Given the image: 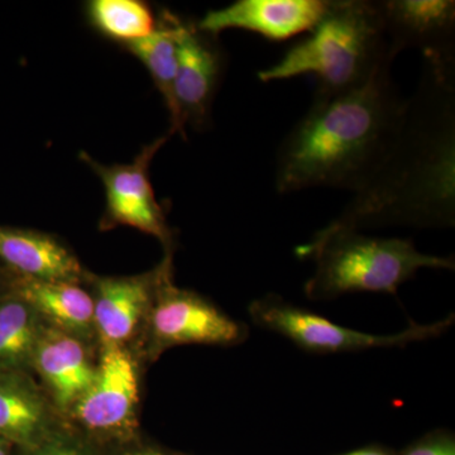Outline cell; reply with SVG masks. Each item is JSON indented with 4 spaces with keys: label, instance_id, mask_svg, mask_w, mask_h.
Segmentation results:
<instances>
[{
    "label": "cell",
    "instance_id": "3",
    "mask_svg": "<svg viewBox=\"0 0 455 455\" xmlns=\"http://www.w3.org/2000/svg\"><path fill=\"white\" fill-rule=\"evenodd\" d=\"M395 59L376 2L331 0L309 37L257 77L272 83L311 74L317 79L314 98H331L366 85Z\"/></svg>",
    "mask_w": 455,
    "mask_h": 455
},
{
    "label": "cell",
    "instance_id": "4",
    "mask_svg": "<svg viewBox=\"0 0 455 455\" xmlns=\"http://www.w3.org/2000/svg\"><path fill=\"white\" fill-rule=\"evenodd\" d=\"M298 256L315 260V272L305 283V293L314 301L352 292L396 293L419 269L455 267L451 257L419 252L409 239L373 238L326 227L298 248Z\"/></svg>",
    "mask_w": 455,
    "mask_h": 455
},
{
    "label": "cell",
    "instance_id": "18",
    "mask_svg": "<svg viewBox=\"0 0 455 455\" xmlns=\"http://www.w3.org/2000/svg\"><path fill=\"white\" fill-rule=\"evenodd\" d=\"M40 314L13 293L0 300V371L20 372L32 363L42 333Z\"/></svg>",
    "mask_w": 455,
    "mask_h": 455
},
{
    "label": "cell",
    "instance_id": "1",
    "mask_svg": "<svg viewBox=\"0 0 455 455\" xmlns=\"http://www.w3.org/2000/svg\"><path fill=\"white\" fill-rule=\"evenodd\" d=\"M454 221L455 68L424 61L390 151L326 228H451Z\"/></svg>",
    "mask_w": 455,
    "mask_h": 455
},
{
    "label": "cell",
    "instance_id": "6",
    "mask_svg": "<svg viewBox=\"0 0 455 455\" xmlns=\"http://www.w3.org/2000/svg\"><path fill=\"white\" fill-rule=\"evenodd\" d=\"M170 136L167 134L143 147L130 164L106 166L83 155V160L95 171L106 188L107 209L103 221L107 227H132L169 243V228L163 208L156 200L148 170L152 158Z\"/></svg>",
    "mask_w": 455,
    "mask_h": 455
},
{
    "label": "cell",
    "instance_id": "19",
    "mask_svg": "<svg viewBox=\"0 0 455 455\" xmlns=\"http://www.w3.org/2000/svg\"><path fill=\"white\" fill-rule=\"evenodd\" d=\"M86 12L95 29L124 44L147 37L157 26L154 12L139 0H92Z\"/></svg>",
    "mask_w": 455,
    "mask_h": 455
},
{
    "label": "cell",
    "instance_id": "11",
    "mask_svg": "<svg viewBox=\"0 0 455 455\" xmlns=\"http://www.w3.org/2000/svg\"><path fill=\"white\" fill-rule=\"evenodd\" d=\"M214 37L197 29L196 25L182 20L175 99L184 130L188 124L202 128L208 123L212 98L223 70V56Z\"/></svg>",
    "mask_w": 455,
    "mask_h": 455
},
{
    "label": "cell",
    "instance_id": "15",
    "mask_svg": "<svg viewBox=\"0 0 455 455\" xmlns=\"http://www.w3.org/2000/svg\"><path fill=\"white\" fill-rule=\"evenodd\" d=\"M13 293L60 331L83 337L94 328V299L76 283L20 276L13 281Z\"/></svg>",
    "mask_w": 455,
    "mask_h": 455
},
{
    "label": "cell",
    "instance_id": "12",
    "mask_svg": "<svg viewBox=\"0 0 455 455\" xmlns=\"http://www.w3.org/2000/svg\"><path fill=\"white\" fill-rule=\"evenodd\" d=\"M32 364L49 386L62 409L74 407L94 379L97 367L76 335L60 329L42 331Z\"/></svg>",
    "mask_w": 455,
    "mask_h": 455
},
{
    "label": "cell",
    "instance_id": "24",
    "mask_svg": "<svg viewBox=\"0 0 455 455\" xmlns=\"http://www.w3.org/2000/svg\"><path fill=\"white\" fill-rule=\"evenodd\" d=\"M133 455H166L163 453H158V451H143V453H137Z\"/></svg>",
    "mask_w": 455,
    "mask_h": 455
},
{
    "label": "cell",
    "instance_id": "23",
    "mask_svg": "<svg viewBox=\"0 0 455 455\" xmlns=\"http://www.w3.org/2000/svg\"><path fill=\"white\" fill-rule=\"evenodd\" d=\"M3 442H4V440L0 439V455H8L7 448H5L4 443Z\"/></svg>",
    "mask_w": 455,
    "mask_h": 455
},
{
    "label": "cell",
    "instance_id": "17",
    "mask_svg": "<svg viewBox=\"0 0 455 455\" xmlns=\"http://www.w3.org/2000/svg\"><path fill=\"white\" fill-rule=\"evenodd\" d=\"M49 427L40 392L20 372L0 371V439L36 445Z\"/></svg>",
    "mask_w": 455,
    "mask_h": 455
},
{
    "label": "cell",
    "instance_id": "5",
    "mask_svg": "<svg viewBox=\"0 0 455 455\" xmlns=\"http://www.w3.org/2000/svg\"><path fill=\"white\" fill-rule=\"evenodd\" d=\"M253 322L267 331L283 335L302 349L315 353L361 352L372 348L406 347L415 341L431 339L447 331L454 316L434 324L412 323L401 333L376 335L334 324L325 317L301 307H293L281 299L267 296L251 304Z\"/></svg>",
    "mask_w": 455,
    "mask_h": 455
},
{
    "label": "cell",
    "instance_id": "14",
    "mask_svg": "<svg viewBox=\"0 0 455 455\" xmlns=\"http://www.w3.org/2000/svg\"><path fill=\"white\" fill-rule=\"evenodd\" d=\"M154 277H104L97 281L94 328L104 346H123L148 309Z\"/></svg>",
    "mask_w": 455,
    "mask_h": 455
},
{
    "label": "cell",
    "instance_id": "13",
    "mask_svg": "<svg viewBox=\"0 0 455 455\" xmlns=\"http://www.w3.org/2000/svg\"><path fill=\"white\" fill-rule=\"evenodd\" d=\"M0 259L22 277L76 283L82 267L61 242L36 230L0 226Z\"/></svg>",
    "mask_w": 455,
    "mask_h": 455
},
{
    "label": "cell",
    "instance_id": "7",
    "mask_svg": "<svg viewBox=\"0 0 455 455\" xmlns=\"http://www.w3.org/2000/svg\"><path fill=\"white\" fill-rule=\"evenodd\" d=\"M376 4L392 55L419 50L427 64L455 68L453 0H381Z\"/></svg>",
    "mask_w": 455,
    "mask_h": 455
},
{
    "label": "cell",
    "instance_id": "8",
    "mask_svg": "<svg viewBox=\"0 0 455 455\" xmlns=\"http://www.w3.org/2000/svg\"><path fill=\"white\" fill-rule=\"evenodd\" d=\"M164 266L160 295L151 314V328L161 347L180 344L230 346L243 339L241 324L196 293L170 284Z\"/></svg>",
    "mask_w": 455,
    "mask_h": 455
},
{
    "label": "cell",
    "instance_id": "22",
    "mask_svg": "<svg viewBox=\"0 0 455 455\" xmlns=\"http://www.w3.org/2000/svg\"><path fill=\"white\" fill-rule=\"evenodd\" d=\"M344 455H387L385 451H379V449L366 448L359 449V451H350L348 454Z\"/></svg>",
    "mask_w": 455,
    "mask_h": 455
},
{
    "label": "cell",
    "instance_id": "21",
    "mask_svg": "<svg viewBox=\"0 0 455 455\" xmlns=\"http://www.w3.org/2000/svg\"><path fill=\"white\" fill-rule=\"evenodd\" d=\"M32 455H89L83 448L64 440H52L37 445Z\"/></svg>",
    "mask_w": 455,
    "mask_h": 455
},
{
    "label": "cell",
    "instance_id": "20",
    "mask_svg": "<svg viewBox=\"0 0 455 455\" xmlns=\"http://www.w3.org/2000/svg\"><path fill=\"white\" fill-rule=\"evenodd\" d=\"M403 455H455V444L447 436H436L419 443Z\"/></svg>",
    "mask_w": 455,
    "mask_h": 455
},
{
    "label": "cell",
    "instance_id": "9",
    "mask_svg": "<svg viewBox=\"0 0 455 455\" xmlns=\"http://www.w3.org/2000/svg\"><path fill=\"white\" fill-rule=\"evenodd\" d=\"M331 0H238L211 11L197 29L217 36L227 29H244L269 41H286L313 31L325 16Z\"/></svg>",
    "mask_w": 455,
    "mask_h": 455
},
{
    "label": "cell",
    "instance_id": "2",
    "mask_svg": "<svg viewBox=\"0 0 455 455\" xmlns=\"http://www.w3.org/2000/svg\"><path fill=\"white\" fill-rule=\"evenodd\" d=\"M391 68L383 65L362 88L314 98L278 151L277 193L331 188L355 194L366 187L405 114L406 99L395 85Z\"/></svg>",
    "mask_w": 455,
    "mask_h": 455
},
{
    "label": "cell",
    "instance_id": "16",
    "mask_svg": "<svg viewBox=\"0 0 455 455\" xmlns=\"http://www.w3.org/2000/svg\"><path fill=\"white\" fill-rule=\"evenodd\" d=\"M182 20L169 11H163L157 26L151 35L140 40L124 44L132 55L146 66L156 84V88L163 95L164 104L170 113V134L180 133L185 137V130L180 122L175 99V82L179 65V33Z\"/></svg>",
    "mask_w": 455,
    "mask_h": 455
},
{
    "label": "cell",
    "instance_id": "10",
    "mask_svg": "<svg viewBox=\"0 0 455 455\" xmlns=\"http://www.w3.org/2000/svg\"><path fill=\"white\" fill-rule=\"evenodd\" d=\"M139 400V377L123 346H104L94 379L74 405L77 420L90 430L114 433L131 423Z\"/></svg>",
    "mask_w": 455,
    "mask_h": 455
}]
</instances>
